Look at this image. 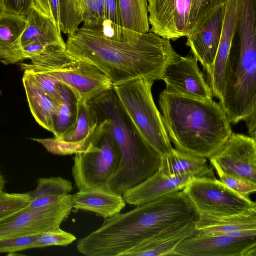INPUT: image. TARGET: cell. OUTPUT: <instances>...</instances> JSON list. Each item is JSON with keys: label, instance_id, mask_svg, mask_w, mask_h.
Here are the masks:
<instances>
[{"label": "cell", "instance_id": "obj_1", "mask_svg": "<svg viewBox=\"0 0 256 256\" xmlns=\"http://www.w3.org/2000/svg\"><path fill=\"white\" fill-rule=\"evenodd\" d=\"M66 44L74 58L98 68L113 86L140 78L162 80L167 66L180 56L169 40L152 32L134 41H116L82 26L68 34Z\"/></svg>", "mask_w": 256, "mask_h": 256}, {"label": "cell", "instance_id": "obj_2", "mask_svg": "<svg viewBox=\"0 0 256 256\" xmlns=\"http://www.w3.org/2000/svg\"><path fill=\"white\" fill-rule=\"evenodd\" d=\"M197 216L182 190L172 192L105 219L78 240L76 248L86 256H122L166 228Z\"/></svg>", "mask_w": 256, "mask_h": 256}, {"label": "cell", "instance_id": "obj_3", "mask_svg": "<svg viewBox=\"0 0 256 256\" xmlns=\"http://www.w3.org/2000/svg\"><path fill=\"white\" fill-rule=\"evenodd\" d=\"M158 104L170 140L182 152L209 158L232 132L224 110L213 100L187 97L164 90Z\"/></svg>", "mask_w": 256, "mask_h": 256}, {"label": "cell", "instance_id": "obj_4", "mask_svg": "<svg viewBox=\"0 0 256 256\" xmlns=\"http://www.w3.org/2000/svg\"><path fill=\"white\" fill-rule=\"evenodd\" d=\"M89 103L99 120L107 119L120 152L118 168L110 179V189L122 195L158 171L162 156L146 140L124 112L113 89Z\"/></svg>", "mask_w": 256, "mask_h": 256}, {"label": "cell", "instance_id": "obj_5", "mask_svg": "<svg viewBox=\"0 0 256 256\" xmlns=\"http://www.w3.org/2000/svg\"><path fill=\"white\" fill-rule=\"evenodd\" d=\"M154 80L140 78L113 86L120 104L146 140L162 156L172 147L162 116L154 101Z\"/></svg>", "mask_w": 256, "mask_h": 256}, {"label": "cell", "instance_id": "obj_6", "mask_svg": "<svg viewBox=\"0 0 256 256\" xmlns=\"http://www.w3.org/2000/svg\"><path fill=\"white\" fill-rule=\"evenodd\" d=\"M120 158L108 120H99L86 151L74 156L72 172L76 186L78 190H111L108 182L118 168Z\"/></svg>", "mask_w": 256, "mask_h": 256}, {"label": "cell", "instance_id": "obj_7", "mask_svg": "<svg viewBox=\"0 0 256 256\" xmlns=\"http://www.w3.org/2000/svg\"><path fill=\"white\" fill-rule=\"evenodd\" d=\"M182 191L198 214L228 216L256 209L249 196L236 192L216 178L194 179Z\"/></svg>", "mask_w": 256, "mask_h": 256}, {"label": "cell", "instance_id": "obj_8", "mask_svg": "<svg viewBox=\"0 0 256 256\" xmlns=\"http://www.w3.org/2000/svg\"><path fill=\"white\" fill-rule=\"evenodd\" d=\"M72 195L54 204L24 208L0 220V238L40 234L60 228L72 209Z\"/></svg>", "mask_w": 256, "mask_h": 256}, {"label": "cell", "instance_id": "obj_9", "mask_svg": "<svg viewBox=\"0 0 256 256\" xmlns=\"http://www.w3.org/2000/svg\"><path fill=\"white\" fill-rule=\"evenodd\" d=\"M215 170L256 183V140L232 132L209 158Z\"/></svg>", "mask_w": 256, "mask_h": 256}, {"label": "cell", "instance_id": "obj_10", "mask_svg": "<svg viewBox=\"0 0 256 256\" xmlns=\"http://www.w3.org/2000/svg\"><path fill=\"white\" fill-rule=\"evenodd\" d=\"M174 254L183 256H256V236L194 235L180 243Z\"/></svg>", "mask_w": 256, "mask_h": 256}, {"label": "cell", "instance_id": "obj_11", "mask_svg": "<svg viewBox=\"0 0 256 256\" xmlns=\"http://www.w3.org/2000/svg\"><path fill=\"white\" fill-rule=\"evenodd\" d=\"M66 86L77 100L89 102L112 88L110 78L94 64L82 60L69 68L44 72Z\"/></svg>", "mask_w": 256, "mask_h": 256}, {"label": "cell", "instance_id": "obj_12", "mask_svg": "<svg viewBox=\"0 0 256 256\" xmlns=\"http://www.w3.org/2000/svg\"><path fill=\"white\" fill-rule=\"evenodd\" d=\"M192 0H148L150 32L174 41L188 34Z\"/></svg>", "mask_w": 256, "mask_h": 256}, {"label": "cell", "instance_id": "obj_13", "mask_svg": "<svg viewBox=\"0 0 256 256\" xmlns=\"http://www.w3.org/2000/svg\"><path fill=\"white\" fill-rule=\"evenodd\" d=\"M193 56H180L166 68L162 78L168 92L201 99L212 100L211 90Z\"/></svg>", "mask_w": 256, "mask_h": 256}, {"label": "cell", "instance_id": "obj_14", "mask_svg": "<svg viewBox=\"0 0 256 256\" xmlns=\"http://www.w3.org/2000/svg\"><path fill=\"white\" fill-rule=\"evenodd\" d=\"M225 6L217 10L186 36V44L190 48L193 56L201 64L206 72V80L212 74L218 50Z\"/></svg>", "mask_w": 256, "mask_h": 256}, {"label": "cell", "instance_id": "obj_15", "mask_svg": "<svg viewBox=\"0 0 256 256\" xmlns=\"http://www.w3.org/2000/svg\"><path fill=\"white\" fill-rule=\"evenodd\" d=\"M197 216L166 228L126 252L122 256H174V250L178 245L196 234L195 220Z\"/></svg>", "mask_w": 256, "mask_h": 256}, {"label": "cell", "instance_id": "obj_16", "mask_svg": "<svg viewBox=\"0 0 256 256\" xmlns=\"http://www.w3.org/2000/svg\"><path fill=\"white\" fill-rule=\"evenodd\" d=\"M195 227L196 236H256V209L228 216L198 214Z\"/></svg>", "mask_w": 256, "mask_h": 256}, {"label": "cell", "instance_id": "obj_17", "mask_svg": "<svg viewBox=\"0 0 256 256\" xmlns=\"http://www.w3.org/2000/svg\"><path fill=\"white\" fill-rule=\"evenodd\" d=\"M202 178L208 177L198 174L168 176L157 171L145 181L126 191L122 196L126 204L136 206L182 190L194 180Z\"/></svg>", "mask_w": 256, "mask_h": 256}, {"label": "cell", "instance_id": "obj_18", "mask_svg": "<svg viewBox=\"0 0 256 256\" xmlns=\"http://www.w3.org/2000/svg\"><path fill=\"white\" fill-rule=\"evenodd\" d=\"M238 0H228L226 6L220 40L212 74L206 80L213 96L220 98L225 65L236 32Z\"/></svg>", "mask_w": 256, "mask_h": 256}, {"label": "cell", "instance_id": "obj_19", "mask_svg": "<svg viewBox=\"0 0 256 256\" xmlns=\"http://www.w3.org/2000/svg\"><path fill=\"white\" fill-rule=\"evenodd\" d=\"M72 201L76 210L91 212L104 219L120 213L126 204L122 195L100 189L80 190L72 195Z\"/></svg>", "mask_w": 256, "mask_h": 256}, {"label": "cell", "instance_id": "obj_20", "mask_svg": "<svg viewBox=\"0 0 256 256\" xmlns=\"http://www.w3.org/2000/svg\"><path fill=\"white\" fill-rule=\"evenodd\" d=\"M26 25L20 38L22 47L32 43L66 48L60 32L50 17L34 6L25 16Z\"/></svg>", "mask_w": 256, "mask_h": 256}, {"label": "cell", "instance_id": "obj_21", "mask_svg": "<svg viewBox=\"0 0 256 256\" xmlns=\"http://www.w3.org/2000/svg\"><path fill=\"white\" fill-rule=\"evenodd\" d=\"M25 25V17L8 13L0 16V62L8 65L25 60L20 44Z\"/></svg>", "mask_w": 256, "mask_h": 256}, {"label": "cell", "instance_id": "obj_22", "mask_svg": "<svg viewBox=\"0 0 256 256\" xmlns=\"http://www.w3.org/2000/svg\"><path fill=\"white\" fill-rule=\"evenodd\" d=\"M158 171L168 176L198 174L210 178H216L213 168L208 164L206 158L173 148L169 153L162 156Z\"/></svg>", "mask_w": 256, "mask_h": 256}, {"label": "cell", "instance_id": "obj_23", "mask_svg": "<svg viewBox=\"0 0 256 256\" xmlns=\"http://www.w3.org/2000/svg\"><path fill=\"white\" fill-rule=\"evenodd\" d=\"M22 81L34 118L41 126L54 134L53 116L57 102L29 79L23 76Z\"/></svg>", "mask_w": 256, "mask_h": 256}, {"label": "cell", "instance_id": "obj_24", "mask_svg": "<svg viewBox=\"0 0 256 256\" xmlns=\"http://www.w3.org/2000/svg\"><path fill=\"white\" fill-rule=\"evenodd\" d=\"M72 188L70 181L60 176L40 178L37 180L36 188L28 192L32 200L24 208L56 203L69 194Z\"/></svg>", "mask_w": 256, "mask_h": 256}, {"label": "cell", "instance_id": "obj_25", "mask_svg": "<svg viewBox=\"0 0 256 256\" xmlns=\"http://www.w3.org/2000/svg\"><path fill=\"white\" fill-rule=\"evenodd\" d=\"M30 60V63H18L22 70L28 69L42 72L57 71L72 67L76 62L66 48L56 46H49Z\"/></svg>", "mask_w": 256, "mask_h": 256}, {"label": "cell", "instance_id": "obj_26", "mask_svg": "<svg viewBox=\"0 0 256 256\" xmlns=\"http://www.w3.org/2000/svg\"><path fill=\"white\" fill-rule=\"evenodd\" d=\"M98 124V116L92 106L88 102L77 100L74 122L56 138L70 142H80L89 139Z\"/></svg>", "mask_w": 256, "mask_h": 256}, {"label": "cell", "instance_id": "obj_27", "mask_svg": "<svg viewBox=\"0 0 256 256\" xmlns=\"http://www.w3.org/2000/svg\"><path fill=\"white\" fill-rule=\"evenodd\" d=\"M120 26L139 33L150 32L148 0H118Z\"/></svg>", "mask_w": 256, "mask_h": 256}, {"label": "cell", "instance_id": "obj_28", "mask_svg": "<svg viewBox=\"0 0 256 256\" xmlns=\"http://www.w3.org/2000/svg\"><path fill=\"white\" fill-rule=\"evenodd\" d=\"M60 99L53 116L54 137H59L74 122L76 114V98L66 86L58 84Z\"/></svg>", "mask_w": 256, "mask_h": 256}, {"label": "cell", "instance_id": "obj_29", "mask_svg": "<svg viewBox=\"0 0 256 256\" xmlns=\"http://www.w3.org/2000/svg\"><path fill=\"white\" fill-rule=\"evenodd\" d=\"M84 0H58L60 28L63 33L68 34L78 29Z\"/></svg>", "mask_w": 256, "mask_h": 256}, {"label": "cell", "instance_id": "obj_30", "mask_svg": "<svg viewBox=\"0 0 256 256\" xmlns=\"http://www.w3.org/2000/svg\"><path fill=\"white\" fill-rule=\"evenodd\" d=\"M228 0H192L189 18L188 34L205 21Z\"/></svg>", "mask_w": 256, "mask_h": 256}, {"label": "cell", "instance_id": "obj_31", "mask_svg": "<svg viewBox=\"0 0 256 256\" xmlns=\"http://www.w3.org/2000/svg\"><path fill=\"white\" fill-rule=\"evenodd\" d=\"M32 140L40 144L49 152L64 156L84 152L86 151L90 144V138L80 142H66L56 137L48 138H32Z\"/></svg>", "mask_w": 256, "mask_h": 256}, {"label": "cell", "instance_id": "obj_32", "mask_svg": "<svg viewBox=\"0 0 256 256\" xmlns=\"http://www.w3.org/2000/svg\"><path fill=\"white\" fill-rule=\"evenodd\" d=\"M105 0H85L82 15V26L88 28L100 27L105 19Z\"/></svg>", "mask_w": 256, "mask_h": 256}, {"label": "cell", "instance_id": "obj_33", "mask_svg": "<svg viewBox=\"0 0 256 256\" xmlns=\"http://www.w3.org/2000/svg\"><path fill=\"white\" fill-rule=\"evenodd\" d=\"M32 200L28 193L0 194V220L24 208Z\"/></svg>", "mask_w": 256, "mask_h": 256}, {"label": "cell", "instance_id": "obj_34", "mask_svg": "<svg viewBox=\"0 0 256 256\" xmlns=\"http://www.w3.org/2000/svg\"><path fill=\"white\" fill-rule=\"evenodd\" d=\"M76 237L60 228L40 234L34 242V248L48 246H67L76 240Z\"/></svg>", "mask_w": 256, "mask_h": 256}, {"label": "cell", "instance_id": "obj_35", "mask_svg": "<svg viewBox=\"0 0 256 256\" xmlns=\"http://www.w3.org/2000/svg\"><path fill=\"white\" fill-rule=\"evenodd\" d=\"M24 72L23 76L34 82L58 103L60 92L56 80L44 72L28 69Z\"/></svg>", "mask_w": 256, "mask_h": 256}, {"label": "cell", "instance_id": "obj_36", "mask_svg": "<svg viewBox=\"0 0 256 256\" xmlns=\"http://www.w3.org/2000/svg\"><path fill=\"white\" fill-rule=\"evenodd\" d=\"M220 180L236 192L249 196L256 191V183L216 170Z\"/></svg>", "mask_w": 256, "mask_h": 256}, {"label": "cell", "instance_id": "obj_37", "mask_svg": "<svg viewBox=\"0 0 256 256\" xmlns=\"http://www.w3.org/2000/svg\"><path fill=\"white\" fill-rule=\"evenodd\" d=\"M39 234L0 238V253L12 254L34 248Z\"/></svg>", "mask_w": 256, "mask_h": 256}, {"label": "cell", "instance_id": "obj_38", "mask_svg": "<svg viewBox=\"0 0 256 256\" xmlns=\"http://www.w3.org/2000/svg\"><path fill=\"white\" fill-rule=\"evenodd\" d=\"M5 13L25 17L28 12L36 5L35 0H0Z\"/></svg>", "mask_w": 256, "mask_h": 256}, {"label": "cell", "instance_id": "obj_39", "mask_svg": "<svg viewBox=\"0 0 256 256\" xmlns=\"http://www.w3.org/2000/svg\"><path fill=\"white\" fill-rule=\"evenodd\" d=\"M105 0V19L104 21L112 22L121 26L118 0Z\"/></svg>", "mask_w": 256, "mask_h": 256}, {"label": "cell", "instance_id": "obj_40", "mask_svg": "<svg viewBox=\"0 0 256 256\" xmlns=\"http://www.w3.org/2000/svg\"><path fill=\"white\" fill-rule=\"evenodd\" d=\"M49 46L39 43H32L22 47L24 59H30L44 51Z\"/></svg>", "mask_w": 256, "mask_h": 256}, {"label": "cell", "instance_id": "obj_41", "mask_svg": "<svg viewBox=\"0 0 256 256\" xmlns=\"http://www.w3.org/2000/svg\"><path fill=\"white\" fill-rule=\"evenodd\" d=\"M48 2L50 12V17L57 28L61 32L60 28L58 0H48Z\"/></svg>", "mask_w": 256, "mask_h": 256}, {"label": "cell", "instance_id": "obj_42", "mask_svg": "<svg viewBox=\"0 0 256 256\" xmlns=\"http://www.w3.org/2000/svg\"><path fill=\"white\" fill-rule=\"evenodd\" d=\"M250 136L256 140V116H251L246 122Z\"/></svg>", "mask_w": 256, "mask_h": 256}, {"label": "cell", "instance_id": "obj_43", "mask_svg": "<svg viewBox=\"0 0 256 256\" xmlns=\"http://www.w3.org/2000/svg\"><path fill=\"white\" fill-rule=\"evenodd\" d=\"M35 1L36 5L40 11L45 15L50 17V12L48 0H35Z\"/></svg>", "mask_w": 256, "mask_h": 256}, {"label": "cell", "instance_id": "obj_44", "mask_svg": "<svg viewBox=\"0 0 256 256\" xmlns=\"http://www.w3.org/2000/svg\"><path fill=\"white\" fill-rule=\"evenodd\" d=\"M4 186H5V180L3 177V176L2 175V174L0 173V194L3 192L4 190Z\"/></svg>", "mask_w": 256, "mask_h": 256}, {"label": "cell", "instance_id": "obj_45", "mask_svg": "<svg viewBox=\"0 0 256 256\" xmlns=\"http://www.w3.org/2000/svg\"><path fill=\"white\" fill-rule=\"evenodd\" d=\"M4 12V6L0 1V16L3 14Z\"/></svg>", "mask_w": 256, "mask_h": 256}, {"label": "cell", "instance_id": "obj_46", "mask_svg": "<svg viewBox=\"0 0 256 256\" xmlns=\"http://www.w3.org/2000/svg\"><path fill=\"white\" fill-rule=\"evenodd\" d=\"M0 94H1V92L0 91Z\"/></svg>", "mask_w": 256, "mask_h": 256}]
</instances>
